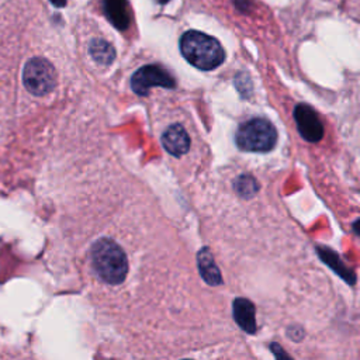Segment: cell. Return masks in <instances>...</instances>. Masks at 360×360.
<instances>
[{"label":"cell","instance_id":"8992f818","mask_svg":"<svg viewBox=\"0 0 360 360\" xmlns=\"http://www.w3.org/2000/svg\"><path fill=\"white\" fill-rule=\"evenodd\" d=\"M294 120L300 135L308 142H318L323 136V125L318 114L308 104H297Z\"/></svg>","mask_w":360,"mask_h":360},{"label":"cell","instance_id":"6da1fadb","mask_svg":"<svg viewBox=\"0 0 360 360\" xmlns=\"http://www.w3.org/2000/svg\"><path fill=\"white\" fill-rule=\"evenodd\" d=\"M180 52L188 63L201 70H212L225 59L224 48L218 39L194 30L181 35Z\"/></svg>","mask_w":360,"mask_h":360},{"label":"cell","instance_id":"5bb4252c","mask_svg":"<svg viewBox=\"0 0 360 360\" xmlns=\"http://www.w3.org/2000/svg\"><path fill=\"white\" fill-rule=\"evenodd\" d=\"M56 7H63L66 4V0H51Z\"/></svg>","mask_w":360,"mask_h":360},{"label":"cell","instance_id":"7c38bea8","mask_svg":"<svg viewBox=\"0 0 360 360\" xmlns=\"http://www.w3.org/2000/svg\"><path fill=\"white\" fill-rule=\"evenodd\" d=\"M235 190L240 197L248 198V197H252L257 193L259 186H257L256 180L252 176L240 174L239 177L235 179Z\"/></svg>","mask_w":360,"mask_h":360},{"label":"cell","instance_id":"52a82bcc","mask_svg":"<svg viewBox=\"0 0 360 360\" xmlns=\"http://www.w3.org/2000/svg\"><path fill=\"white\" fill-rule=\"evenodd\" d=\"M162 145L170 155L179 158L190 149V138L180 124H173L163 132Z\"/></svg>","mask_w":360,"mask_h":360},{"label":"cell","instance_id":"4fadbf2b","mask_svg":"<svg viewBox=\"0 0 360 360\" xmlns=\"http://www.w3.org/2000/svg\"><path fill=\"white\" fill-rule=\"evenodd\" d=\"M271 350H273V353L276 354V359H277V360H292L277 343H271Z\"/></svg>","mask_w":360,"mask_h":360},{"label":"cell","instance_id":"3957f363","mask_svg":"<svg viewBox=\"0 0 360 360\" xmlns=\"http://www.w3.org/2000/svg\"><path fill=\"white\" fill-rule=\"evenodd\" d=\"M235 141L242 150L269 152L277 142V131L270 121L252 118L238 128Z\"/></svg>","mask_w":360,"mask_h":360},{"label":"cell","instance_id":"ba28073f","mask_svg":"<svg viewBox=\"0 0 360 360\" xmlns=\"http://www.w3.org/2000/svg\"><path fill=\"white\" fill-rule=\"evenodd\" d=\"M103 11L108 21L120 31L131 24V10L128 0H103Z\"/></svg>","mask_w":360,"mask_h":360},{"label":"cell","instance_id":"5b68a950","mask_svg":"<svg viewBox=\"0 0 360 360\" xmlns=\"http://www.w3.org/2000/svg\"><path fill=\"white\" fill-rule=\"evenodd\" d=\"M155 86L173 89L176 87V80L159 65H145L139 68L131 77V87L138 96H146Z\"/></svg>","mask_w":360,"mask_h":360},{"label":"cell","instance_id":"9a60e30c","mask_svg":"<svg viewBox=\"0 0 360 360\" xmlns=\"http://www.w3.org/2000/svg\"><path fill=\"white\" fill-rule=\"evenodd\" d=\"M156 1H158V3H160V4H165V3H167L169 0H156Z\"/></svg>","mask_w":360,"mask_h":360},{"label":"cell","instance_id":"2e32d148","mask_svg":"<svg viewBox=\"0 0 360 360\" xmlns=\"http://www.w3.org/2000/svg\"><path fill=\"white\" fill-rule=\"evenodd\" d=\"M184 360H188V359H184Z\"/></svg>","mask_w":360,"mask_h":360},{"label":"cell","instance_id":"277c9868","mask_svg":"<svg viewBox=\"0 0 360 360\" xmlns=\"http://www.w3.org/2000/svg\"><path fill=\"white\" fill-rule=\"evenodd\" d=\"M22 83L34 96H45L51 93L56 84L53 65L45 58H31L24 66Z\"/></svg>","mask_w":360,"mask_h":360},{"label":"cell","instance_id":"30bf717a","mask_svg":"<svg viewBox=\"0 0 360 360\" xmlns=\"http://www.w3.org/2000/svg\"><path fill=\"white\" fill-rule=\"evenodd\" d=\"M198 267L201 271V276L208 284H221L222 277L218 270V267L214 263L212 255L210 253L208 249H201L198 253Z\"/></svg>","mask_w":360,"mask_h":360},{"label":"cell","instance_id":"9c48e42d","mask_svg":"<svg viewBox=\"0 0 360 360\" xmlns=\"http://www.w3.org/2000/svg\"><path fill=\"white\" fill-rule=\"evenodd\" d=\"M233 316L238 325L248 333L256 332L255 305L246 298H238L233 302Z\"/></svg>","mask_w":360,"mask_h":360},{"label":"cell","instance_id":"8fae6325","mask_svg":"<svg viewBox=\"0 0 360 360\" xmlns=\"http://www.w3.org/2000/svg\"><path fill=\"white\" fill-rule=\"evenodd\" d=\"M89 51H90V56L93 58V60L103 66L111 65L115 59V49L105 39H100V38L93 39L90 42Z\"/></svg>","mask_w":360,"mask_h":360},{"label":"cell","instance_id":"7a4b0ae2","mask_svg":"<svg viewBox=\"0 0 360 360\" xmlns=\"http://www.w3.org/2000/svg\"><path fill=\"white\" fill-rule=\"evenodd\" d=\"M96 274L107 284H121L128 273V259L121 246L107 238L98 239L90 252Z\"/></svg>","mask_w":360,"mask_h":360}]
</instances>
